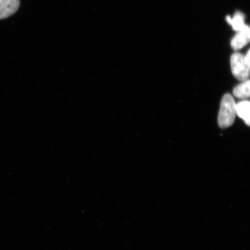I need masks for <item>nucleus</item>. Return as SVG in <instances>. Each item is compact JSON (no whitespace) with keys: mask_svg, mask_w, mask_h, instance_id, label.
Segmentation results:
<instances>
[{"mask_svg":"<svg viewBox=\"0 0 250 250\" xmlns=\"http://www.w3.org/2000/svg\"><path fill=\"white\" fill-rule=\"evenodd\" d=\"M233 95L238 99L249 98L250 95V82L248 80L242 81V83L236 86L233 90Z\"/></svg>","mask_w":250,"mask_h":250,"instance_id":"423d86ee","label":"nucleus"},{"mask_svg":"<svg viewBox=\"0 0 250 250\" xmlns=\"http://www.w3.org/2000/svg\"><path fill=\"white\" fill-rule=\"evenodd\" d=\"M20 6V0H0V20L14 14Z\"/></svg>","mask_w":250,"mask_h":250,"instance_id":"20e7f679","label":"nucleus"},{"mask_svg":"<svg viewBox=\"0 0 250 250\" xmlns=\"http://www.w3.org/2000/svg\"><path fill=\"white\" fill-rule=\"evenodd\" d=\"M250 40V30L248 25H245L241 30L237 34L231 41V46L234 51H238L248 45Z\"/></svg>","mask_w":250,"mask_h":250,"instance_id":"7ed1b4c3","label":"nucleus"},{"mask_svg":"<svg viewBox=\"0 0 250 250\" xmlns=\"http://www.w3.org/2000/svg\"><path fill=\"white\" fill-rule=\"evenodd\" d=\"M250 103L248 101H243L236 104V114L242 118L248 126H250Z\"/></svg>","mask_w":250,"mask_h":250,"instance_id":"39448f33","label":"nucleus"},{"mask_svg":"<svg viewBox=\"0 0 250 250\" xmlns=\"http://www.w3.org/2000/svg\"><path fill=\"white\" fill-rule=\"evenodd\" d=\"M244 16L240 12H236L233 18L229 16L227 17V22L232 26L233 29L236 31H239L243 29L245 26V19Z\"/></svg>","mask_w":250,"mask_h":250,"instance_id":"0eeeda50","label":"nucleus"},{"mask_svg":"<svg viewBox=\"0 0 250 250\" xmlns=\"http://www.w3.org/2000/svg\"><path fill=\"white\" fill-rule=\"evenodd\" d=\"M236 104L233 97L229 93L226 94L222 99L218 117V125L222 129L233 124L236 116Z\"/></svg>","mask_w":250,"mask_h":250,"instance_id":"f257e3e1","label":"nucleus"},{"mask_svg":"<svg viewBox=\"0 0 250 250\" xmlns=\"http://www.w3.org/2000/svg\"><path fill=\"white\" fill-rule=\"evenodd\" d=\"M231 70L233 76L240 81L249 80L250 69V52L246 55L234 53L230 58Z\"/></svg>","mask_w":250,"mask_h":250,"instance_id":"f03ea898","label":"nucleus"}]
</instances>
